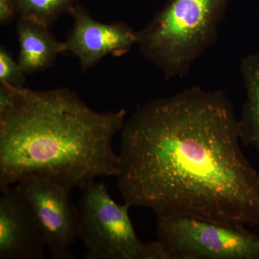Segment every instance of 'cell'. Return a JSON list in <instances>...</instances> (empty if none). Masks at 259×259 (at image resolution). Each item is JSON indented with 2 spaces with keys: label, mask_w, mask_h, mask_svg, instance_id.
<instances>
[{
  "label": "cell",
  "mask_w": 259,
  "mask_h": 259,
  "mask_svg": "<svg viewBox=\"0 0 259 259\" xmlns=\"http://www.w3.org/2000/svg\"><path fill=\"white\" fill-rule=\"evenodd\" d=\"M121 132L117 187L159 218L259 226V174L223 92L192 87L139 105Z\"/></svg>",
  "instance_id": "cell-1"
},
{
  "label": "cell",
  "mask_w": 259,
  "mask_h": 259,
  "mask_svg": "<svg viewBox=\"0 0 259 259\" xmlns=\"http://www.w3.org/2000/svg\"><path fill=\"white\" fill-rule=\"evenodd\" d=\"M5 85L11 100L0 112V190L39 179L71 192L117 177L113 140L125 125V109L95 111L67 88Z\"/></svg>",
  "instance_id": "cell-2"
},
{
  "label": "cell",
  "mask_w": 259,
  "mask_h": 259,
  "mask_svg": "<svg viewBox=\"0 0 259 259\" xmlns=\"http://www.w3.org/2000/svg\"><path fill=\"white\" fill-rule=\"evenodd\" d=\"M233 0H168L139 31L145 59L166 80L182 79L217 41L218 28Z\"/></svg>",
  "instance_id": "cell-3"
},
{
  "label": "cell",
  "mask_w": 259,
  "mask_h": 259,
  "mask_svg": "<svg viewBox=\"0 0 259 259\" xmlns=\"http://www.w3.org/2000/svg\"><path fill=\"white\" fill-rule=\"evenodd\" d=\"M79 238L83 258L143 259L145 243L129 215L131 206L117 203L103 181H92L81 190Z\"/></svg>",
  "instance_id": "cell-4"
},
{
  "label": "cell",
  "mask_w": 259,
  "mask_h": 259,
  "mask_svg": "<svg viewBox=\"0 0 259 259\" xmlns=\"http://www.w3.org/2000/svg\"><path fill=\"white\" fill-rule=\"evenodd\" d=\"M168 259H259V237L244 227L193 218H157Z\"/></svg>",
  "instance_id": "cell-5"
},
{
  "label": "cell",
  "mask_w": 259,
  "mask_h": 259,
  "mask_svg": "<svg viewBox=\"0 0 259 259\" xmlns=\"http://www.w3.org/2000/svg\"><path fill=\"white\" fill-rule=\"evenodd\" d=\"M17 185L38 223L49 258H74L71 248L79 238V208L70 199L71 192L39 179L23 180Z\"/></svg>",
  "instance_id": "cell-6"
},
{
  "label": "cell",
  "mask_w": 259,
  "mask_h": 259,
  "mask_svg": "<svg viewBox=\"0 0 259 259\" xmlns=\"http://www.w3.org/2000/svg\"><path fill=\"white\" fill-rule=\"evenodd\" d=\"M69 13L74 25L64 42L66 52L79 59L83 71L94 67L106 56L125 55L139 42V31L125 23H100L78 5Z\"/></svg>",
  "instance_id": "cell-7"
},
{
  "label": "cell",
  "mask_w": 259,
  "mask_h": 259,
  "mask_svg": "<svg viewBox=\"0 0 259 259\" xmlns=\"http://www.w3.org/2000/svg\"><path fill=\"white\" fill-rule=\"evenodd\" d=\"M45 240L18 185L1 190L0 259L45 258Z\"/></svg>",
  "instance_id": "cell-8"
},
{
  "label": "cell",
  "mask_w": 259,
  "mask_h": 259,
  "mask_svg": "<svg viewBox=\"0 0 259 259\" xmlns=\"http://www.w3.org/2000/svg\"><path fill=\"white\" fill-rule=\"evenodd\" d=\"M17 33L20 44L18 61L25 74L49 69L59 54L66 52L64 42L59 41L49 27L33 20L20 18Z\"/></svg>",
  "instance_id": "cell-9"
},
{
  "label": "cell",
  "mask_w": 259,
  "mask_h": 259,
  "mask_svg": "<svg viewBox=\"0 0 259 259\" xmlns=\"http://www.w3.org/2000/svg\"><path fill=\"white\" fill-rule=\"evenodd\" d=\"M245 91L238 132L242 144L259 152V54L245 56L240 64Z\"/></svg>",
  "instance_id": "cell-10"
},
{
  "label": "cell",
  "mask_w": 259,
  "mask_h": 259,
  "mask_svg": "<svg viewBox=\"0 0 259 259\" xmlns=\"http://www.w3.org/2000/svg\"><path fill=\"white\" fill-rule=\"evenodd\" d=\"M78 0H18L20 18L50 26L76 5Z\"/></svg>",
  "instance_id": "cell-11"
},
{
  "label": "cell",
  "mask_w": 259,
  "mask_h": 259,
  "mask_svg": "<svg viewBox=\"0 0 259 259\" xmlns=\"http://www.w3.org/2000/svg\"><path fill=\"white\" fill-rule=\"evenodd\" d=\"M25 74L18 61H15L5 48L0 49V82L13 87H23Z\"/></svg>",
  "instance_id": "cell-12"
},
{
  "label": "cell",
  "mask_w": 259,
  "mask_h": 259,
  "mask_svg": "<svg viewBox=\"0 0 259 259\" xmlns=\"http://www.w3.org/2000/svg\"><path fill=\"white\" fill-rule=\"evenodd\" d=\"M19 14L18 0H0V23L6 25Z\"/></svg>",
  "instance_id": "cell-13"
}]
</instances>
